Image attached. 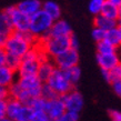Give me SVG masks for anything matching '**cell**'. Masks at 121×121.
Returning <instances> with one entry per match:
<instances>
[{"label": "cell", "instance_id": "603a6c76", "mask_svg": "<svg viewBox=\"0 0 121 121\" xmlns=\"http://www.w3.org/2000/svg\"><path fill=\"white\" fill-rule=\"evenodd\" d=\"M65 73H66L68 80L73 84V86H76L81 78V69L79 68V66H76V67H73V68H70V69L66 70Z\"/></svg>", "mask_w": 121, "mask_h": 121}, {"label": "cell", "instance_id": "4316f807", "mask_svg": "<svg viewBox=\"0 0 121 121\" xmlns=\"http://www.w3.org/2000/svg\"><path fill=\"white\" fill-rule=\"evenodd\" d=\"M41 97L46 100H53L56 98H59V95L52 90L47 83L43 84L42 87V91H41Z\"/></svg>", "mask_w": 121, "mask_h": 121}, {"label": "cell", "instance_id": "44dd1931", "mask_svg": "<svg viewBox=\"0 0 121 121\" xmlns=\"http://www.w3.org/2000/svg\"><path fill=\"white\" fill-rule=\"evenodd\" d=\"M101 15L109 19H112V20H118L119 15H120V7L106 1V4L102 8V11H101Z\"/></svg>", "mask_w": 121, "mask_h": 121}, {"label": "cell", "instance_id": "cb8c5ba5", "mask_svg": "<svg viewBox=\"0 0 121 121\" xmlns=\"http://www.w3.org/2000/svg\"><path fill=\"white\" fill-rule=\"evenodd\" d=\"M117 50H118V48H116L114 46L109 43L107 40H103L101 42L97 43V53H99V55L113 53V52H117Z\"/></svg>", "mask_w": 121, "mask_h": 121}, {"label": "cell", "instance_id": "277c9868", "mask_svg": "<svg viewBox=\"0 0 121 121\" xmlns=\"http://www.w3.org/2000/svg\"><path fill=\"white\" fill-rule=\"evenodd\" d=\"M55 20L48 15L46 11L41 9L40 11H38L36 15H33L32 17H30V29L29 31L32 33L33 36H36L38 39L46 36L51 27L53 26Z\"/></svg>", "mask_w": 121, "mask_h": 121}, {"label": "cell", "instance_id": "7bdbcfd3", "mask_svg": "<svg viewBox=\"0 0 121 121\" xmlns=\"http://www.w3.org/2000/svg\"><path fill=\"white\" fill-rule=\"evenodd\" d=\"M119 28H120V30H121V27H119Z\"/></svg>", "mask_w": 121, "mask_h": 121}, {"label": "cell", "instance_id": "5b68a950", "mask_svg": "<svg viewBox=\"0 0 121 121\" xmlns=\"http://www.w3.org/2000/svg\"><path fill=\"white\" fill-rule=\"evenodd\" d=\"M33 109L29 104L22 103L16 99L8 100L7 118L12 121H31Z\"/></svg>", "mask_w": 121, "mask_h": 121}, {"label": "cell", "instance_id": "d6a6232c", "mask_svg": "<svg viewBox=\"0 0 121 121\" xmlns=\"http://www.w3.org/2000/svg\"><path fill=\"white\" fill-rule=\"evenodd\" d=\"M10 99V90L8 87H2L0 86V100H8Z\"/></svg>", "mask_w": 121, "mask_h": 121}, {"label": "cell", "instance_id": "74e56055", "mask_svg": "<svg viewBox=\"0 0 121 121\" xmlns=\"http://www.w3.org/2000/svg\"><path fill=\"white\" fill-rule=\"evenodd\" d=\"M70 41H71V48H72V49H76V50H78V49H79V41H78V38L74 36L73 33L71 35Z\"/></svg>", "mask_w": 121, "mask_h": 121}, {"label": "cell", "instance_id": "4dcf8cb0", "mask_svg": "<svg viewBox=\"0 0 121 121\" xmlns=\"http://www.w3.org/2000/svg\"><path fill=\"white\" fill-rule=\"evenodd\" d=\"M31 121H50V119H49L46 111L37 110V111H33L32 117H31Z\"/></svg>", "mask_w": 121, "mask_h": 121}, {"label": "cell", "instance_id": "2e32d148", "mask_svg": "<svg viewBox=\"0 0 121 121\" xmlns=\"http://www.w3.org/2000/svg\"><path fill=\"white\" fill-rule=\"evenodd\" d=\"M13 29L10 20L4 15V12H0V47H4L8 37L12 33Z\"/></svg>", "mask_w": 121, "mask_h": 121}, {"label": "cell", "instance_id": "30bf717a", "mask_svg": "<svg viewBox=\"0 0 121 121\" xmlns=\"http://www.w3.org/2000/svg\"><path fill=\"white\" fill-rule=\"evenodd\" d=\"M61 98L63 100V103H65V107H66L67 111L79 113L82 110L83 104H84V100L80 92L76 91L73 89L72 91H70L69 93L62 95Z\"/></svg>", "mask_w": 121, "mask_h": 121}, {"label": "cell", "instance_id": "ba28073f", "mask_svg": "<svg viewBox=\"0 0 121 121\" xmlns=\"http://www.w3.org/2000/svg\"><path fill=\"white\" fill-rule=\"evenodd\" d=\"M17 82L23 90H26L32 99L41 97V91L43 87V82L39 79L38 76H27V77H18Z\"/></svg>", "mask_w": 121, "mask_h": 121}, {"label": "cell", "instance_id": "484cf974", "mask_svg": "<svg viewBox=\"0 0 121 121\" xmlns=\"http://www.w3.org/2000/svg\"><path fill=\"white\" fill-rule=\"evenodd\" d=\"M20 65H21V58L12 56V55H8L6 66H8L9 68H11L12 70H15V71L18 72L19 68H20Z\"/></svg>", "mask_w": 121, "mask_h": 121}, {"label": "cell", "instance_id": "ffe728a7", "mask_svg": "<svg viewBox=\"0 0 121 121\" xmlns=\"http://www.w3.org/2000/svg\"><path fill=\"white\" fill-rule=\"evenodd\" d=\"M42 10L46 11L55 21L59 20L61 17V8L55 1H46L42 4Z\"/></svg>", "mask_w": 121, "mask_h": 121}, {"label": "cell", "instance_id": "52a82bcc", "mask_svg": "<svg viewBox=\"0 0 121 121\" xmlns=\"http://www.w3.org/2000/svg\"><path fill=\"white\" fill-rule=\"evenodd\" d=\"M4 15L10 20L13 31L26 32L30 29V17L22 13L17 6H10L4 10Z\"/></svg>", "mask_w": 121, "mask_h": 121}, {"label": "cell", "instance_id": "1f68e13d", "mask_svg": "<svg viewBox=\"0 0 121 121\" xmlns=\"http://www.w3.org/2000/svg\"><path fill=\"white\" fill-rule=\"evenodd\" d=\"M79 120V113H74V112H69L67 111L62 117L58 119L57 121H78Z\"/></svg>", "mask_w": 121, "mask_h": 121}, {"label": "cell", "instance_id": "7402d4cb", "mask_svg": "<svg viewBox=\"0 0 121 121\" xmlns=\"http://www.w3.org/2000/svg\"><path fill=\"white\" fill-rule=\"evenodd\" d=\"M106 40L111 43L112 46H114L116 48L121 47V30L119 27H116L113 29L107 31L106 35Z\"/></svg>", "mask_w": 121, "mask_h": 121}, {"label": "cell", "instance_id": "60d3db41", "mask_svg": "<svg viewBox=\"0 0 121 121\" xmlns=\"http://www.w3.org/2000/svg\"><path fill=\"white\" fill-rule=\"evenodd\" d=\"M118 27H121V7H120V15H119V18H118Z\"/></svg>", "mask_w": 121, "mask_h": 121}, {"label": "cell", "instance_id": "e575fe53", "mask_svg": "<svg viewBox=\"0 0 121 121\" xmlns=\"http://www.w3.org/2000/svg\"><path fill=\"white\" fill-rule=\"evenodd\" d=\"M7 57H8V53L6 51V49L4 47H0V67L6 66Z\"/></svg>", "mask_w": 121, "mask_h": 121}, {"label": "cell", "instance_id": "3957f363", "mask_svg": "<svg viewBox=\"0 0 121 121\" xmlns=\"http://www.w3.org/2000/svg\"><path fill=\"white\" fill-rule=\"evenodd\" d=\"M70 38H71V36H69V37H50V36H44L41 39H39L37 46L49 58L53 59L71 48Z\"/></svg>", "mask_w": 121, "mask_h": 121}, {"label": "cell", "instance_id": "7c38bea8", "mask_svg": "<svg viewBox=\"0 0 121 121\" xmlns=\"http://www.w3.org/2000/svg\"><path fill=\"white\" fill-rule=\"evenodd\" d=\"M97 63L99 65L101 70H109L110 71L112 68L117 66L118 63L121 62L119 52H113V53H108V55H99L97 53Z\"/></svg>", "mask_w": 121, "mask_h": 121}, {"label": "cell", "instance_id": "8fae6325", "mask_svg": "<svg viewBox=\"0 0 121 121\" xmlns=\"http://www.w3.org/2000/svg\"><path fill=\"white\" fill-rule=\"evenodd\" d=\"M44 111L47 112L50 120L57 121L58 119H60L67 112L62 98L59 97V98H56L53 100H47Z\"/></svg>", "mask_w": 121, "mask_h": 121}, {"label": "cell", "instance_id": "ab89813d", "mask_svg": "<svg viewBox=\"0 0 121 121\" xmlns=\"http://www.w3.org/2000/svg\"><path fill=\"white\" fill-rule=\"evenodd\" d=\"M107 2H110V4H114V6H118V7H121V0H106Z\"/></svg>", "mask_w": 121, "mask_h": 121}, {"label": "cell", "instance_id": "9c48e42d", "mask_svg": "<svg viewBox=\"0 0 121 121\" xmlns=\"http://www.w3.org/2000/svg\"><path fill=\"white\" fill-rule=\"evenodd\" d=\"M52 60H53V63H55L57 69L66 71V70L70 69V68H73V67L78 66V62H79V52L76 49L70 48V49H68L63 53L53 58Z\"/></svg>", "mask_w": 121, "mask_h": 121}, {"label": "cell", "instance_id": "e0dca14e", "mask_svg": "<svg viewBox=\"0 0 121 121\" xmlns=\"http://www.w3.org/2000/svg\"><path fill=\"white\" fill-rule=\"evenodd\" d=\"M9 90H10V98L11 99H16L20 101L22 103H26V104H29L30 101L32 100V98L30 97V95L26 90L19 86V83L16 81L15 83L9 87Z\"/></svg>", "mask_w": 121, "mask_h": 121}, {"label": "cell", "instance_id": "9a60e30c", "mask_svg": "<svg viewBox=\"0 0 121 121\" xmlns=\"http://www.w3.org/2000/svg\"><path fill=\"white\" fill-rule=\"evenodd\" d=\"M55 70H56V66L53 63V60H50V58H47L41 61L39 69H38L37 76L43 83H46L49 80V78L52 76V73L55 72Z\"/></svg>", "mask_w": 121, "mask_h": 121}, {"label": "cell", "instance_id": "f35d334b", "mask_svg": "<svg viewBox=\"0 0 121 121\" xmlns=\"http://www.w3.org/2000/svg\"><path fill=\"white\" fill-rule=\"evenodd\" d=\"M101 73H102L103 79L110 83V71L109 70H101Z\"/></svg>", "mask_w": 121, "mask_h": 121}, {"label": "cell", "instance_id": "7a4b0ae2", "mask_svg": "<svg viewBox=\"0 0 121 121\" xmlns=\"http://www.w3.org/2000/svg\"><path fill=\"white\" fill-rule=\"evenodd\" d=\"M49 58L40 48L36 46L21 58V65L18 70V77L37 76L38 69L42 60Z\"/></svg>", "mask_w": 121, "mask_h": 121}, {"label": "cell", "instance_id": "836d02e7", "mask_svg": "<svg viewBox=\"0 0 121 121\" xmlns=\"http://www.w3.org/2000/svg\"><path fill=\"white\" fill-rule=\"evenodd\" d=\"M7 108H8V101L0 100V120L7 118Z\"/></svg>", "mask_w": 121, "mask_h": 121}, {"label": "cell", "instance_id": "d6986e66", "mask_svg": "<svg viewBox=\"0 0 121 121\" xmlns=\"http://www.w3.org/2000/svg\"><path fill=\"white\" fill-rule=\"evenodd\" d=\"M95 27L100 28V29L104 30V31H109V30L118 27V21L107 18L102 15H99L95 17Z\"/></svg>", "mask_w": 121, "mask_h": 121}, {"label": "cell", "instance_id": "8992f818", "mask_svg": "<svg viewBox=\"0 0 121 121\" xmlns=\"http://www.w3.org/2000/svg\"><path fill=\"white\" fill-rule=\"evenodd\" d=\"M46 83L59 97H62V95L69 93L70 91L73 90V87H74L73 84L68 80L65 71H62V70H60V69H57V68H56L55 72L52 73V76L49 78V80Z\"/></svg>", "mask_w": 121, "mask_h": 121}, {"label": "cell", "instance_id": "b9f144b4", "mask_svg": "<svg viewBox=\"0 0 121 121\" xmlns=\"http://www.w3.org/2000/svg\"><path fill=\"white\" fill-rule=\"evenodd\" d=\"M0 121H12V120H10L9 118H4V119H1Z\"/></svg>", "mask_w": 121, "mask_h": 121}, {"label": "cell", "instance_id": "f1b7e54d", "mask_svg": "<svg viewBox=\"0 0 121 121\" xmlns=\"http://www.w3.org/2000/svg\"><path fill=\"white\" fill-rule=\"evenodd\" d=\"M106 35H107V31L100 29V28H97V27L93 28V30H92V32H91L92 39H93L97 43H98V42H101V41H103V40H106Z\"/></svg>", "mask_w": 121, "mask_h": 121}, {"label": "cell", "instance_id": "4fadbf2b", "mask_svg": "<svg viewBox=\"0 0 121 121\" xmlns=\"http://www.w3.org/2000/svg\"><path fill=\"white\" fill-rule=\"evenodd\" d=\"M71 35H72V30H71L70 25L66 20L59 19V20L55 21L50 31L46 36H50V37H69Z\"/></svg>", "mask_w": 121, "mask_h": 121}, {"label": "cell", "instance_id": "d590c367", "mask_svg": "<svg viewBox=\"0 0 121 121\" xmlns=\"http://www.w3.org/2000/svg\"><path fill=\"white\" fill-rule=\"evenodd\" d=\"M109 116L112 121H121V112L118 110H110Z\"/></svg>", "mask_w": 121, "mask_h": 121}, {"label": "cell", "instance_id": "83f0119b", "mask_svg": "<svg viewBox=\"0 0 121 121\" xmlns=\"http://www.w3.org/2000/svg\"><path fill=\"white\" fill-rule=\"evenodd\" d=\"M46 102H47V100L43 99L42 97H39V98H36V99L31 100L29 103V106L33 109V111H37V110H43L44 111Z\"/></svg>", "mask_w": 121, "mask_h": 121}, {"label": "cell", "instance_id": "8d00e7d4", "mask_svg": "<svg viewBox=\"0 0 121 121\" xmlns=\"http://www.w3.org/2000/svg\"><path fill=\"white\" fill-rule=\"evenodd\" d=\"M112 86V89H113L114 93L118 95V97H121V81H114L111 83Z\"/></svg>", "mask_w": 121, "mask_h": 121}, {"label": "cell", "instance_id": "ee69618b", "mask_svg": "<svg viewBox=\"0 0 121 121\" xmlns=\"http://www.w3.org/2000/svg\"><path fill=\"white\" fill-rule=\"evenodd\" d=\"M50 121H52V120H50Z\"/></svg>", "mask_w": 121, "mask_h": 121}, {"label": "cell", "instance_id": "6da1fadb", "mask_svg": "<svg viewBox=\"0 0 121 121\" xmlns=\"http://www.w3.org/2000/svg\"><path fill=\"white\" fill-rule=\"evenodd\" d=\"M38 41L39 39L36 36H33L30 31H12V33L8 37L4 48L6 49L8 55L22 58L29 50L37 46Z\"/></svg>", "mask_w": 121, "mask_h": 121}, {"label": "cell", "instance_id": "f546056e", "mask_svg": "<svg viewBox=\"0 0 121 121\" xmlns=\"http://www.w3.org/2000/svg\"><path fill=\"white\" fill-rule=\"evenodd\" d=\"M114 81H121V62L110 70V83Z\"/></svg>", "mask_w": 121, "mask_h": 121}, {"label": "cell", "instance_id": "d4e9b609", "mask_svg": "<svg viewBox=\"0 0 121 121\" xmlns=\"http://www.w3.org/2000/svg\"><path fill=\"white\" fill-rule=\"evenodd\" d=\"M104 4H106V0H90L88 6L89 11L92 15H95V17L101 15V11H102Z\"/></svg>", "mask_w": 121, "mask_h": 121}, {"label": "cell", "instance_id": "5bb4252c", "mask_svg": "<svg viewBox=\"0 0 121 121\" xmlns=\"http://www.w3.org/2000/svg\"><path fill=\"white\" fill-rule=\"evenodd\" d=\"M17 8L28 17H32L42 9V4L39 0H23L17 4Z\"/></svg>", "mask_w": 121, "mask_h": 121}, {"label": "cell", "instance_id": "ac0fdd59", "mask_svg": "<svg viewBox=\"0 0 121 121\" xmlns=\"http://www.w3.org/2000/svg\"><path fill=\"white\" fill-rule=\"evenodd\" d=\"M17 71L12 70L8 66L0 67V86L2 87H10L15 83L16 77H17Z\"/></svg>", "mask_w": 121, "mask_h": 121}]
</instances>
